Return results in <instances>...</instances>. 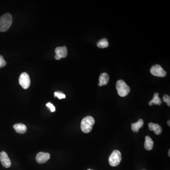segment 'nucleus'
I'll use <instances>...</instances> for the list:
<instances>
[{
    "label": "nucleus",
    "instance_id": "nucleus-16",
    "mask_svg": "<svg viewBox=\"0 0 170 170\" xmlns=\"http://www.w3.org/2000/svg\"><path fill=\"white\" fill-rule=\"evenodd\" d=\"M97 46L101 48L107 47L109 46V43L107 39L104 38L99 41L97 43Z\"/></svg>",
    "mask_w": 170,
    "mask_h": 170
},
{
    "label": "nucleus",
    "instance_id": "nucleus-23",
    "mask_svg": "<svg viewBox=\"0 0 170 170\" xmlns=\"http://www.w3.org/2000/svg\"><path fill=\"white\" fill-rule=\"evenodd\" d=\"M170 150H169V153H168V154H169V156H170Z\"/></svg>",
    "mask_w": 170,
    "mask_h": 170
},
{
    "label": "nucleus",
    "instance_id": "nucleus-11",
    "mask_svg": "<svg viewBox=\"0 0 170 170\" xmlns=\"http://www.w3.org/2000/svg\"><path fill=\"white\" fill-rule=\"evenodd\" d=\"M99 86L101 87L108 84L109 80V77L108 74L106 73H103L100 75L99 77Z\"/></svg>",
    "mask_w": 170,
    "mask_h": 170
},
{
    "label": "nucleus",
    "instance_id": "nucleus-18",
    "mask_svg": "<svg viewBox=\"0 0 170 170\" xmlns=\"http://www.w3.org/2000/svg\"><path fill=\"white\" fill-rule=\"evenodd\" d=\"M163 101L165 103H167V105L168 106H170V97L167 95H165L163 96Z\"/></svg>",
    "mask_w": 170,
    "mask_h": 170
},
{
    "label": "nucleus",
    "instance_id": "nucleus-24",
    "mask_svg": "<svg viewBox=\"0 0 170 170\" xmlns=\"http://www.w3.org/2000/svg\"><path fill=\"white\" fill-rule=\"evenodd\" d=\"M91 170V169H88V170Z\"/></svg>",
    "mask_w": 170,
    "mask_h": 170
},
{
    "label": "nucleus",
    "instance_id": "nucleus-9",
    "mask_svg": "<svg viewBox=\"0 0 170 170\" xmlns=\"http://www.w3.org/2000/svg\"><path fill=\"white\" fill-rule=\"evenodd\" d=\"M56 55L59 56L60 58H65L67 56V48L66 47H58L56 49Z\"/></svg>",
    "mask_w": 170,
    "mask_h": 170
},
{
    "label": "nucleus",
    "instance_id": "nucleus-8",
    "mask_svg": "<svg viewBox=\"0 0 170 170\" xmlns=\"http://www.w3.org/2000/svg\"><path fill=\"white\" fill-rule=\"evenodd\" d=\"M50 158V154L44 152H39L36 156V160L39 164H42L47 162Z\"/></svg>",
    "mask_w": 170,
    "mask_h": 170
},
{
    "label": "nucleus",
    "instance_id": "nucleus-13",
    "mask_svg": "<svg viewBox=\"0 0 170 170\" xmlns=\"http://www.w3.org/2000/svg\"><path fill=\"white\" fill-rule=\"evenodd\" d=\"M154 142L151 138L150 136H147L145 137V148L146 150H151L153 148Z\"/></svg>",
    "mask_w": 170,
    "mask_h": 170
},
{
    "label": "nucleus",
    "instance_id": "nucleus-2",
    "mask_svg": "<svg viewBox=\"0 0 170 170\" xmlns=\"http://www.w3.org/2000/svg\"><path fill=\"white\" fill-rule=\"evenodd\" d=\"M95 120L91 116H87L81 121V129L82 132L85 133H88L92 130L95 124Z\"/></svg>",
    "mask_w": 170,
    "mask_h": 170
},
{
    "label": "nucleus",
    "instance_id": "nucleus-3",
    "mask_svg": "<svg viewBox=\"0 0 170 170\" xmlns=\"http://www.w3.org/2000/svg\"><path fill=\"white\" fill-rule=\"evenodd\" d=\"M116 89L118 95L121 97L127 96L131 91L130 87L123 80H118L117 82Z\"/></svg>",
    "mask_w": 170,
    "mask_h": 170
},
{
    "label": "nucleus",
    "instance_id": "nucleus-19",
    "mask_svg": "<svg viewBox=\"0 0 170 170\" xmlns=\"http://www.w3.org/2000/svg\"><path fill=\"white\" fill-rule=\"evenodd\" d=\"M6 64L7 63H6V61L4 60L3 57L0 55V68L5 66Z\"/></svg>",
    "mask_w": 170,
    "mask_h": 170
},
{
    "label": "nucleus",
    "instance_id": "nucleus-4",
    "mask_svg": "<svg viewBox=\"0 0 170 170\" xmlns=\"http://www.w3.org/2000/svg\"><path fill=\"white\" fill-rule=\"evenodd\" d=\"M122 160V154L119 150H115L110 155L109 162L112 166H118Z\"/></svg>",
    "mask_w": 170,
    "mask_h": 170
},
{
    "label": "nucleus",
    "instance_id": "nucleus-20",
    "mask_svg": "<svg viewBox=\"0 0 170 170\" xmlns=\"http://www.w3.org/2000/svg\"><path fill=\"white\" fill-rule=\"evenodd\" d=\"M46 105L50 108V109L51 111V112H54L56 111V108H55L54 105H52L51 103H47V105Z\"/></svg>",
    "mask_w": 170,
    "mask_h": 170
},
{
    "label": "nucleus",
    "instance_id": "nucleus-1",
    "mask_svg": "<svg viewBox=\"0 0 170 170\" xmlns=\"http://www.w3.org/2000/svg\"><path fill=\"white\" fill-rule=\"evenodd\" d=\"M13 19L11 14L7 13L0 18V31L4 32L10 29L12 25Z\"/></svg>",
    "mask_w": 170,
    "mask_h": 170
},
{
    "label": "nucleus",
    "instance_id": "nucleus-15",
    "mask_svg": "<svg viewBox=\"0 0 170 170\" xmlns=\"http://www.w3.org/2000/svg\"><path fill=\"white\" fill-rule=\"evenodd\" d=\"M153 104L159 105H160L162 104V101L161 100V98L159 97V94L158 93H156L154 94L153 99L149 103L150 105H152Z\"/></svg>",
    "mask_w": 170,
    "mask_h": 170
},
{
    "label": "nucleus",
    "instance_id": "nucleus-21",
    "mask_svg": "<svg viewBox=\"0 0 170 170\" xmlns=\"http://www.w3.org/2000/svg\"><path fill=\"white\" fill-rule=\"evenodd\" d=\"M55 58H56V59L57 60H60V59H61L59 56H57V55H56V56H55Z\"/></svg>",
    "mask_w": 170,
    "mask_h": 170
},
{
    "label": "nucleus",
    "instance_id": "nucleus-5",
    "mask_svg": "<svg viewBox=\"0 0 170 170\" xmlns=\"http://www.w3.org/2000/svg\"><path fill=\"white\" fill-rule=\"evenodd\" d=\"M19 83L22 88L28 89L30 85V78L29 74L26 72H23L21 74L19 78Z\"/></svg>",
    "mask_w": 170,
    "mask_h": 170
},
{
    "label": "nucleus",
    "instance_id": "nucleus-12",
    "mask_svg": "<svg viewBox=\"0 0 170 170\" xmlns=\"http://www.w3.org/2000/svg\"><path fill=\"white\" fill-rule=\"evenodd\" d=\"M13 128L15 131L18 133L24 134L27 132V127L23 124H16L13 126Z\"/></svg>",
    "mask_w": 170,
    "mask_h": 170
},
{
    "label": "nucleus",
    "instance_id": "nucleus-7",
    "mask_svg": "<svg viewBox=\"0 0 170 170\" xmlns=\"http://www.w3.org/2000/svg\"><path fill=\"white\" fill-rule=\"evenodd\" d=\"M0 161L5 168H9L11 166V161L5 152L2 151L0 153Z\"/></svg>",
    "mask_w": 170,
    "mask_h": 170
},
{
    "label": "nucleus",
    "instance_id": "nucleus-17",
    "mask_svg": "<svg viewBox=\"0 0 170 170\" xmlns=\"http://www.w3.org/2000/svg\"><path fill=\"white\" fill-rule=\"evenodd\" d=\"M55 96L58 97L59 99H63V98H65L66 97L65 95L62 92H60V91L55 92Z\"/></svg>",
    "mask_w": 170,
    "mask_h": 170
},
{
    "label": "nucleus",
    "instance_id": "nucleus-14",
    "mask_svg": "<svg viewBox=\"0 0 170 170\" xmlns=\"http://www.w3.org/2000/svg\"><path fill=\"white\" fill-rule=\"evenodd\" d=\"M144 122L142 119H140L138 122L134 123L132 124V129L133 132H138L139 130L144 125Z\"/></svg>",
    "mask_w": 170,
    "mask_h": 170
},
{
    "label": "nucleus",
    "instance_id": "nucleus-22",
    "mask_svg": "<svg viewBox=\"0 0 170 170\" xmlns=\"http://www.w3.org/2000/svg\"><path fill=\"white\" fill-rule=\"evenodd\" d=\"M170 120H169V121H168V122H167V124H168V125H169V126H170Z\"/></svg>",
    "mask_w": 170,
    "mask_h": 170
},
{
    "label": "nucleus",
    "instance_id": "nucleus-10",
    "mask_svg": "<svg viewBox=\"0 0 170 170\" xmlns=\"http://www.w3.org/2000/svg\"><path fill=\"white\" fill-rule=\"evenodd\" d=\"M148 127L150 131H154V133L156 135L161 134L162 132V128L161 127L157 124H154L153 123H149Z\"/></svg>",
    "mask_w": 170,
    "mask_h": 170
},
{
    "label": "nucleus",
    "instance_id": "nucleus-6",
    "mask_svg": "<svg viewBox=\"0 0 170 170\" xmlns=\"http://www.w3.org/2000/svg\"><path fill=\"white\" fill-rule=\"evenodd\" d=\"M152 75L159 77H164L166 75V72L161 66L159 65L153 66L150 69Z\"/></svg>",
    "mask_w": 170,
    "mask_h": 170
}]
</instances>
